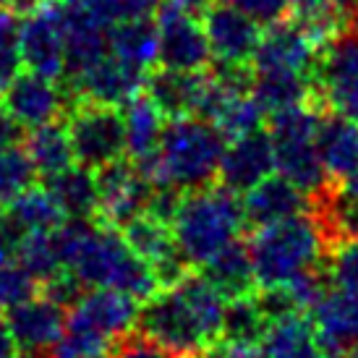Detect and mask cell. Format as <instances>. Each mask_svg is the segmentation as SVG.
I'll return each instance as SVG.
<instances>
[{"label": "cell", "mask_w": 358, "mask_h": 358, "mask_svg": "<svg viewBox=\"0 0 358 358\" xmlns=\"http://www.w3.org/2000/svg\"><path fill=\"white\" fill-rule=\"evenodd\" d=\"M201 21L212 48V63L251 66L262 40V24L257 19L228 0H212Z\"/></svg>", "instance_id": "11"}, {"label": "cell", "mask_w": 358, "mask_h": 358, "mask_svg": "<svg viewBox=\"0 0 358 358\" xmlns=\"http://www.w3.org/2000/svg\"><path fill=\"white\" fill-rule=\"evenodd\" d=\"M6 215L13 222H19L27 233H37V230H55L66 220V215L60 212V207L52 201L45 186H31L24 194H19L16 199H10L6 204Z\"/></svg>", "instance_id": "30"}, {"label": "cell", "mask_w": 358, "mask_h": 358, "mask_svg": "<svg viewBox=\"0 0 358 358\" xmlns=\"http://www.w3.org/2000/svg\"><path fill=\"white\" fill-rule=\"evenodd\" d=\"M19 264L37 282H45L48 278H52L55 272L63 269V259L58 254L52 230H37V233H27V238L21 243L19 251Z\"/></svg>", "instance_id": "32"}, {"label": "cell", "mask_w": 358, "mask_h": 358, "mask_svg": "<svg viewBox=\"0 0 358 358\" xmlns=\"http://www.w3.org/2000/svg\"><path fill=\"white\" fill-rule=\"evenodd\" d=\"M45 189L66 217H97V176L87 165H71L45 178Z\"/></svg>", "instance_id": "24"}, {"label": "cell", "mask_w": 358, "mask_h": 358, "mask_svg": "<svg viewBox=\"0 0 358 358\" xmlns=\"http://www.w3.org/2000/svg\"><path fill=\"white\" fill-rule=\"evenodd\" d=\"M199 272L228 301L251 296L257 290V275H254L249 243L241 238H236L225 249H220L212 259H207L199 267Z\"/></svg>", "instance_id": "22"}, {"label": "cell", "mask_w": 358, "mask_h": 358, "mask_svg": "<svg viewBox=\"0 0 358 358\" xmlns=\"http://www.w3.org/2000/svg\"><path fill=\"white\" fill-rule=\"evenodd\" d=\"M139 301L113 288H92L87 296L69 311V319L79 322L84 327L100 332L102 338L120 340L131 329H136L139 319Z\"/></svg>", "instance_id": "18"}, {"label": "cell", "mask_w": 358, "mask_h": 358, "mask_svg": "<svg viewBox=\"0 0 358 358\" xmlns=\"http://www.w3.org/2000/svg\"><path fill=\"white\" fill-rule=\"evenodd\" d=\"M40 0H0V6H10V8H16L19 13H27L37 6Z\"/></svg>", "instance_id": "44"}, {"label": "cell", "mask_w": 358, "mask_h": 358, "mask_svg": "<svg viewBox=\"0 0 358 358\" xmlns=\"http://www.w3.org/2000/svg\"><path fill=\"white\" fill-rule=\"evenodd\" d=\"M262 350L267 358H322V348L314 335V324L306 311H293L288 317L269 322L262 338Z\"/></svg>", "instance_id": "25"}, {"label": "cell", "mask_w": 358, "mask_h": 358, "mask_svg": "<svg viewBox=\"0 0 358 358\" xmlns=\"http://www.w3.org/2000/svg\"><path fill=\"white\" fill-rule=\"evenodd\" d=\"M123 120H126V155L131 159H144L157 155L162 131H165V113L152 102V97L136 94L129 105H123Z\"/></svg>", "instance_id": "26"}, {"label": "cell", "mask_w": 358, "mask_h": 358, "mask_svg": "<svg viewBox=\"0 0 358 358\" xmlns=\"http://www.w3.org/2000/svg\"><path fill=\"white\" fill-rule=\"evenodd\" d=\"M204 90L207 71H173L159 66L157 71H150L144 81V92L165 113V118L196 115Z\"/></svg>", "instance_id": "20"}, {"label": "cell", "mask_w": 358, "mask_h": 358, "mask_svg": "<svg viewBox=\"0 0 358 358\" xmlns=\"http://www.w3.org/2000/svg\"><path fill=\"white\" fill-rule=\"evenodd\" d=\"M322 115H324V110L317 108V102H306V105H296V108L280 110L275 115H269L267 126L272 147H275L278 173L293 180L311 199L327 194L335 186L329 180L317 150Z\"/></svg>", "instance_id": "4"}, {"label": "cell", "mask_w": 358, "mask_h": 358, "mask_svg": "<svg viewBox=\"0 0 358 358\" xmlns=\"http://www.w3.org/2000/svg\"><path fill=\"white\" fill-rule=\"evenodd\" d=\"M338 3H340V8L345 10L350 27H356L358 29V0H338Z\"/></svg>", "instance_id": "43"}, {"label": "cell", "mask_w": 358, "mask_h": 358, "mask_svg": "<svg viewBox=\"0 0 358 358\" xmlns=\"http://www.w3.org/2000/svg\"><path fill=\"white\" fill-rule=\"evenodd\" d=\"M136 332L183 356H207L215 348L199 317L178 293V288H162L141 303Z\"/></svg>", "instance_id": "5"}, {"label": "cell", "mask_w": 358, "mask_h": 358, "mask_svg": "<svg viewBox=\"0 0 358 358\" xmlns=\"http://www.w3.org/2000/svg\"><path fill=\"white\" fill-rule=\"evenodd\" d=\"M144 81H147L144 71L134 69V66L123 63L120 58H115L113 52H108L105 58L92 63L87 71L71 76L63 84L69 87V92L73 94L76 102L84 100V102H100V105L123 108L136 94H141Z\"/></svg>", "instance_id": "14"}, {"label": "cell", "mask_w": 358, "mask_h": 358, "mask_svg": "<svg viewBox=\"0 0 358 358\" xmlns=\"http://www.w3.org/2000/svg\"><path fill=\"white\" fill-rule=\"evenodd\" d=\"M6 324L24 358H48L69 324V311L42 293L6 311Z\"/></svg>", "instance_id": "16"}, {"label": "cell", "mask_w": 358, "mask_h": 358, "mask_svg": "<svg viewBox=\"0 0 358 358\" xmlns=\"http://www.w3.org/2000/svg\"><path fill=\"white\" fill-rule=\"evenodd\" d=\"M327 272L335 288L358 293V238L343 241L327 254Z\"/></svg>", "instance_id": "36"}, {"label": "cell", "mask_w": 358, "mask_h": 358, "mask_svg": "<svg viewBox=\"0 0 358 358\" xmlns=\"http://www.w3.org/2000/svg\"><path fill=\"white\" fill-rule=\"evenodd\" d=\"M21 63L31 73L50 79L66 76V29L63 3L40 0L21 19Z\"/></svg>", "instance_id": "8"}, {"label": "cell", "mask_w": 358, "mask_h": 358, "mask_svg": "<svg viewBox=\"0 0 358 358\" xmlns=\"http://www.w3.org/2000/svg\"><path fill=\"white\" fill-rule=\"evenodd\" d=\"M0 100L24 129H37L50 120L66 118L69 110L76 105L66 84H58V79L31 71L19 73L10 81L0 94Z\"/></svg>", "instance_id": "10"}, {"label": "cell", "mask_w": 358, "mask_h": 358, "mask_svg": "<svg viewBox=\"0 0 358 358\" xmlns=\"http://www.w3.org/2000/svg\"><path fill=\"white\" fill-rule=\"evenodd\" d=\"M308 319L324 356L358 350V293L332 285L308 311Z\"/></svg>", "instance_id": "17"}, {"label": "cell", "mask_w": 358, "mask_h": 358, "mask_svg": "<svg viewBox=\"0 0 358 358\" xmlns=\"http://www.w3.org/2000/svg\"><path fill=\"white\" fill-rule=\"evenodd\" d=\"M317 100L358 126V29L350 27L322 48L317 71Z\"/></svg>", "instance_id": "7"}, {"label": "cell", "mask_w": 358, "mask_h": 358, "mask_svg": "<svg viewBox=\"0 0 358 358\" xmlns=\"http://www.w3.org/2000/svg\"><path fill=\"white\" fill-rule=\"evenodd\" d=\"M21 63V16L10 6H0V94L19 76Z\"/></svg>", "instance_id": "34"}, {"label": "cell", "mask_w": 358, "mask_h": 358, "mask_svg": "<svg viewBox=\"0 0 358 358\" xmlns=\"http://www.w3.org/2000/svg\"><path fill=\"white\" fill-rule=\"evenodd\" d=\"M113 358H207V356H183V353H176V350H168L152 343L150 338L144 335H126L120 338V343L113 348Z\"/></svg>", "instance_id": "38"}, {"label": "cell", "mask_w": 358, "mask_h": 358, "mask_svg": "<svg viewBox=\"0 0 358 358\" xmlns=\"http://www.w3.org/2000/svg\"><path fill=\"white\" fill-rule=\"evenodd\" d=\"M269 327V319L259 306L257 296H243V299L228 301L225 308V324H222V340L230 345H259L264 332Z\"/></svg>", "instance_id": "29"}, {"label": "cell", "mask_w": 358, "mask_h": 358, "mask_svg": "<svg viewBox=\"0 0 358 358\" xmlns=\"http://www.w3.org/2000/svg\"><path fill=\"white\" fill-rule=\"evenodd\" d=\"M322 55L317 40L296 19H280L262 29L257 55L251 60L254 71H299L314 76Z\"/></svg>", "instance_id": "13"}, {"label": "cell", "mask_w": 358, "mask_h": 358, "mask_svg": "<svg viewBox=\"0 0 358 358\" xmlns=\"http://www.w3.org/2000/svg\"><path fill=\"white\" fill-rule=\"evenodd\" d=\"M159 29L157 19H129L110 27V52L134 69L150 73L152 63H157Z\"/></svg>", "instance_id": "27"}, {"label": "cell", "mask_w": 358, "mask_h": 358, "mask_svg": "<svg viewBox=\"0 0 358 358\" xmlns=\"http://www.w3.org/2000/svg\"><path fill=\"white\" fill-rule=\"evenodd\" d=\"M97 176V220L113 228H123L131 220L147 215L152 196L150 180L139 173L131 157L115 159L105 168L94 170Z\"/></svg>", "instance_id": "9"}, {"label": "cell", "mask_w": 358, "mask_h": 358, "mask_svg": "<svg viewBox=\"0 0 358 358\" xmlns=\"http://www.w3.org/2000/svg\"><path fill=\"white\" fill-rule=\"evenodd\" d=\"M40 282L31 278L19 262H6L0 264V308H13L37 296Z\"/></svg>", "instance_id": "35"}, {"label": "cell", "mask_w": 358, "mask_h": 358, "mask_svg": "<svg viewBox=\"0 0 358 358\" xmlns=\"http://www.w3.org/2000/svg\"><path fill=\"white\" fill-rule=\"evenodd\" d=\"M308 209H311V196L280 173H272L249 194H243V217L246 228L251 230L290 220Z\"/></svg>", "instance_id": "19"}, {"label": "cell", "mask_w": 358, "mask_h": 358, "mask_svg": "<svg viewBox=\"0 0 358 358\" xmlns=\"http://www.w3.org/2000/svg\"><path fill=\"white\" fill-rule=\"evenodd\" d=\"M24 150L29 152L31 162L40 176H55L60 170L71 168L76 157H73V147H71L69 126L66 120H50L45 126L29 129L27 134V144Z\"/></svg>", "instance_id": "28"}, {"label": "cell", "mask_w": 358, "mask_h": 358, "mask_svg": "<svg viewBox=\"0 0 358 358\" xmlns=\"http://www.w3.org/2000/svg\"><path fill=\"white\" fill-rule=\"evenodd\" d=\"M159 29L157 63L173 71H207L212 66V48L201 16L157 8Z\"/></svg>", "instance_id": "12"}, {"label": "cell", "mask_w": 358, "mask_h": 358, "mask_svg": "<svg viewBox=\"0 0 358 358\" xmlns=\"http://www.w3.org/2000/svg\"><path fill=\"white\" fill-rule=\"evenodd\" d=\"M37 176L40 173L24 147L13 144V147L0 150V204H8L10 199L31 189Z\"/></svg>", "instance_id": "31"}, {"label": "cell", "mask_w": 358, "mask_h": 358, "mask_svg": "<svg viewBox=\"0 0 358 358\" xmlns=\"http://www.w3.org/2000/svg\"><path fill=\"white\" fill-rule=\"evenodd\" d=\"M228 147V136L199 115L170 118L162 131L157 165L162 183L180 191L212 186L220 176V162Z\"/></svg>", "instance_id": "3"}, {"label": "cell", "mask_w": 358, "mask_h": 358, "mask_svg": "<svg viewBox=\"0 0 358 358\" xmlns=\"http://www.w3.org/2000/svg\"><path fill=\"white\" fill-rule=\"evenodd\" d=\"M3 215H6V209H3V204H0V220H3Z\"/></svg>", "instance_id": "45"}, {"label": "cell", "mask_w": 358, "mask_h": 358, "mask_svg": "<svg viewBox=\"0 0 358 358\" xmlns=\"http://www.w3.org/2000/svg\"><path fill=\"white\" fill-rule=\"evenodd\" d=\"M272 173H278L272 136L267 129H257L241 134L236 139H228V147L220 162L217 183L243 196Z\"/></svg>", "instance_id": "15"}, {"label": "cell", "mask_w": 358, "mask_h": 358, "mask_svg": "<svg viewBox=\"0 0 358 358\" xmlns=\"http://www.w3.org/2000/svg\"><path fill=\"white\" fill-rule=\"evenodd\" d=\"M317 150L332 183H343L358 168V126L338 113H324Z\"/></svg>", "instance_id": "21"}, {"label": "cell", "mask_w": 358, "mask_h": 358, "mask_svg": "<svg viewBox=\"0 0 358 358\" xmlns=\"http://www.w3.org/2000/svg\"><path fill=\"white\" fill-rule=\"evenodd\" d=\"M246 243L259 290L285 288L303 272L324 264L329 254L324 233L311 209L275 225L254 228Z\"/></svg>", "instance_id": "1"}, {"label": "cell", "mask_w": 358, "mask_h": 358, "mask_svg": "<svg viewBox=\"0 0 358 358\" xmlns=\"http://www.w3.org/2000/svg\"><path fill=\"white\" fill-rule=\"evenodd\" d=\"M251 94L269 118L280 110L314 102L317 84H314V76L299 73V71H254Z\"/></svg>", "instance_id": "23"}, {"label": "cell", "mask_w": 358, "mask_h": 358, "mask_svg": "<svg viewBox=\"0 0 358 358\" xmlns=\"http://www.w3.org/2000/svg\"><path fill=\"white\" fill-rule=\"evenodd\" d=\"M21 139H24V126L10 115L8 108L0 100V150L13 147V144H19Z\"/></svg>", "instance_id": "40"}, {"label": "cell", "mask_w": 358, "mask_h": 358, "mask_svg": "<svg viewBox=\"0 0 358 358\" xmlns=\"http://www.w3.org/2000/svg\"><path fill=\"white\" fill-rule=\"evenodd\" d=\"M207 358H267L262 345H230V343H217L209 350Z\"/></svg>", "instance_id": "41"}, {"label": "cell", "mask_w": 358, "mask_h": 358, "mask_svg": "<svg viewBox=\"0 0 358 358\" xmlns=\"http://www.w3.org/2000/svg\"><path fill=\"white\" fill-rule=\"evenodd\" d=\"M113 356V340L102 338L100 332L84 327L79 322L69 319L58 343L50 348L48 358H110Z\"/></svg>", "instance_id": "33"}, {"label": "cell", "mask_w": 358, "mask_h": 358, "mask_svg": "<svg viewBox=\"0 0 358 358\" xmlns=\"http://www.w3.org/2000/svg\"><path fill=\"white\" fill-rule=\"evenodd\" d=\"M170 228L191 267H201L246 228L243 199L220 183L186 191Z\"/></svg>", "instance_id": "2"}, {"label": "cell", "mask_w": 358, "mask_h": 358, "mask_svg": "<svg viewBox=\"0 0 358 358\" xmlns=\"http://www.w3.org/2000/svg\"><path fill=\"white\" fill-rule=\"evenodd\" d=\"M87 285L81 282L71 269H60V272H55L52 278H48L45 282H40V293L45 296V299L55 301L58 306H63L66 311H71V308L76 306L84 296H87Z\"/></svg>", "instance_id": "37"}, {"label": "cell", "mask_w": 358, "mask_h": 358, "mask_svg": "<svg viewBox=\"0 0 358 358\" xmlns=\"http://www.w3.org/2000/svg\"><path fill=\"white\" fill-rule=\"evenodd\" d=\"M0 358H21V350L6 324V317H0Z\"/></svg>", "instance_id": "42"}, {"label": "cell", "mask_w": 358, "mask_h": 358, "mask_svg": "<svg viewBox=\"0 0 358 358\" xmlns=\"http://www.w3.org/2000/svg\"><path fill=\"white\" fill-rule=\"evenodd\" d=\"M324 358H345V356H343V353H340V356H324Z\"/></svg>", "instance_id": "46"}, {"label": "cell", "mask_w": 358, "mask_h": 358, "mask_svg": "<svg viewBox=\"0 0 358 358\" xmlns=\"http://www.w3.org/2000/svg\"><path fill=\"white\" fill-rule=\"evenodd\" d=\"M73 157L79 165L100 170L126 157V120L123 108L79 100L66 115Z\"/></svg>", "instance_id": "6"}, {"label": "cell", "mask_w": 358, "mask_h": 358, "mask_svg": "<svg viewBox=\"0 0 358 358\" xmlns=\"http://www.w3.org/2000/svg\"><path fill=\"white\" fill-rule=\"evenodd\" d=\"M241 10H246L251 19H257L262 27L275 24L280 19H288L290 13V0H228Z\"/></svg>", "instance_id": "39"}]
</instances>
